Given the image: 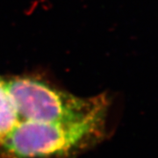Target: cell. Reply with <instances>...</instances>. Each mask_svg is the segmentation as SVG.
<instances>
[{
    "label": "cell",
    "mask_w": 158,
    "mask_h": 158,
    "mask_svg": "<svg viewBox=\"0 0 158 158\" xmlns=\"http://www.w3.org/2000/svg\"><path fill=\"white\" fill-rule=\"evenodd\" d=\"M6 85L20 120L73 122L106 114L103 95L79 98L28 77L10 79Z\"/></svg>",
    "instance_id": "cell-2"
},
{
    "label": "cell",
    "mask_w": 158,
    "mask_h": 158,
    "mask_svg": "<svg viewBox=\"0 0 158 158\" xmlns=\"http://www.w3.org/2000/svg\"><path fill=\"white\" fill-rule=\"evenodd\" d=\"M20 121L6 81L0 77V144Z\"/></svg>",
    "instance_id": "cell-3"
},
{
    "label": "cell",
    "mask_w": 158,
    "mask_h": 158,
    "mask_svg": "<svg viewBox=\"0 0 158 158\" xmlns=\"http://www.w3.org/2000/svg\"><path fill=\"white\" fill-rule=\"evenodd\" d=\"M105 118L106 114L73 122L20 120L1 145L16 158L68 155L101 135Z\"/></svg>",
    "instance_id": "cell-1"
}]
</instances>
